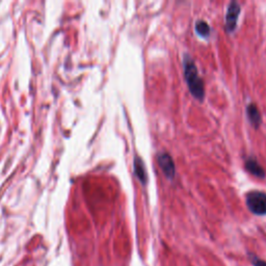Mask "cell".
Returning <instances> with one entry per match:
<instances>
[{"label":"cell","instance_id":"1","mask_svg":"<svg viewBox=\"0 0 266 266\" xmlns=\"http://www.w3.org/2000/svg\"><path fill=\"white\" fill-rule=\"evenodd\" d=\"M183 70L189 92H191V94L196 99L202 101L205 97L204 81L201 78L195 62L192 59L191 56L186 54L183 58Z\"/></svg>","mask_w":266,"mask_h":266},{"label":"cell","instance_id":"2","mask_svg":"<svg viewBox=\"0 0 266 266\" xmlns=\"http://www.w3.org/2000/svg\"><path fill=\"white\" fill-rule=\"evenodd\" d=\"M245 203L251 212L256 215H266V194L259 191L250 192L245 197Z\"/></svg>","mask_w":266,"mask_h":266},{"label":"cell","instance_id":"3","mask_svg":"<svg viewBox=\"0 0 266 266\" xmlns=\"http://www.w3.org/2000/svg\"><path fill=\"white\" fill-rule=\"evenodd\" d=\"M240 12L241 9L239 4H237L236 2L230 3L226 14V30L228 32H233L235 30Z\"/></svg>","mask_w":266,"mask_h":266},{"label":"cell","instance_id":"4","mask_svg":"<svg viewBox=\"0 0 266 266\" xmlns=\"http://www.w3.org/2000/svg\"><path fill=\"white\" fill-rule=\"evenodd\" d=\"M157 162L161 169V171L163 172L165 176L169 179L172 180L175 177L176 174V168H175V163L173 158L166 153V152H161L157 155Z\"/></svg>","mask_w":266,"mask_h":266},{"label":"cell","instance_id":"5","mask_svg":"<svg viewBox=\"0 0 266 266\" xmlns=\"http://www.w3.org/2000/svg\"><path fill=\"white\" fill-rule=\"evenodd\" d=\"M245 169L248 172H250L252 175L258 177V178H264L265 177V171L260 166V163L254 158L250 157L245 161Z\"/></svg>","mask_w":266,"mask_h":266},{"label":"cell","instance_id":"6","mask_svg":"<svg viewBox=\"0 0 266 266\" xmlns=\"http://www.w3.org/2000/svg\"><path fill=\"white\" fill-rule=\"evenodd\" d=\"M247 116H248V119L251 122L252 126L255 128H258L259 125L261 124V115H260V112H259L256 104L251 103L250 105H248Z\"/></svg>","mask_w":266,"mask_h":266},{"label":"cell","instance_id":"7","mask_svg":"<svg viewBox=\"0 0 266 266\" xmlns=\"http://www.w3.org/2000/svg\"><path fill=\"white\" fill-rule=\"evenodd\" d=\"M133 169H134L135 177L141 182V184L145 185L147 183V173H146V169H145V163L140 157L136 156L134 158Z\"/></svg>","mask_w":266,"mask_h":266},{"label":"cell","instance_id":"8","mask_svg":"<svg viewBox=\"0 0 266 266\" xmlns=\"http://www.w3.org/2000/svg\"><path fill=\"white\" fill-rule=\"evenodd\" d=\"M195 29L197 31V33L202 36V37H208L210 35V26L208 25V23L204 20H199L197 21L196 23V26H195Z\"/></svg>","mask_w":266,"mask_h":266},{"label":"cell","instance_id":"9","mask_svg":"<svg viewBox=\"0 0 266 266\" xmlns=\"http://www.w3.org/2000/svg\"><path fill=\"white\" fill-rule=\"evenodd\" d=\"M252 262H253L254 266H266V261L261 260V259H259L257 257H253L252 258Z\"/></svg>","mask_w":266,"mask_h":266}]
</instances>
